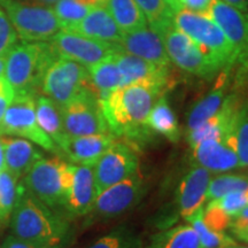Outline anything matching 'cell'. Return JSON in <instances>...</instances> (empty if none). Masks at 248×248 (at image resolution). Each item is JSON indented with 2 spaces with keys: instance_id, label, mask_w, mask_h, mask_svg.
<instances>
[{
  "instance_id": "cell-1",
  "label": "cell",
  "mask_w": 248,
  "mask_h": 248,
  "mask_svg": "<svg viewBox=\"0 0 248 248\" xmlns=\"http://www.w3.org/2000/svg\"><path fill=\"white\" fill-rule=\"evenodd\" d=\"M166 86L154 83H133L114 90L99 98L110 132L131 146L150 138L146 121L155 101L166 91Z\"/></svg>"
},
{
  "instance_id": "cell-2",
  "label": "cell",
  "mask_w": 248,
  "mask_h": 248,
  "mask_svg": "<svg viewBox=\"0 0 248 248\" xmlns=\"http://www.w3.org/2000/svg\"><path fill=\"white\" fill-rule=\"evenodd\" d=\"M9 223L15 237L48 248H57L68 232L67 222L22 185Z\"/></svg>"
},
{
  "instance_id": "cell-3",
  "label": "cell",
  "mask_w": 248,
  "mask_h": 248,
  "mask_svg": "<svg viewBox=\"0 0 248 248\" xmlns=\"http://www.w3.org/2000/svg\"><path fill=\"white\" fill-rule=\"evenodd\" d=\"M57 57L51 44L44 42L15 45L6 57L5 78L14 93L35 94L46 68Z\"/></svg>"
},
{
  "instance_id": "cell-4",
  "label": "cell",
  "mask_w": 248,
  "mask_h": 248,
  "mask_svg": "<svg viewBox=\"0 0 248 248\" xmlns=\"http://www.w3.org/2000/svg\"><path fill=\"white\" fill-rule=\"evenodd\" d=\"M74 176V164L60 157L42 159L24 175V187L51 209L64 207Z\"/></svg>"
},
{
  "instance_id": "cell-5",
  "label": "cell",
  "mask_w": 248,
  "mask_h": 248,
  "mask_svg": "<svg viewBox=\"0 0 248 248\" xmlns=\"http://www.w3.org/2000/svg\"><path fill=\"white\" fill-rule=\"evenodd\" d=\"M172 23L197 42L223 68L231 67L238 60L233 45L208 14L182 8L173 15Z\"/></svg>"
},
{
  "instance_id": "cell-6",
  "label": "cell",
  "mask_w": 248,
  "mask_h": 248,
  "mask_svg": "<svg viewBox=\"0 0 248 248\" xmlns=\"http://www.w3.org/2000/svg\"><path fill=\"white\" fill-rule=\"evenodd\" d=\"M155 31L162 39L170 62H173L186 73L209 78L219 70L224 69L197 42L179 30L173 23L167 24Z\"/></svg>"
},
{
  "instance_id": "cell-7",
  "label": "cell",
  "mask_w": 248,
  "mask_h": 248,
  "mask_svg": "<svg viewBox=\"0 0 248 248\" xmlns=\"http://www.w3.org/2000/svg\"><path fill=\"white\" fill-rule=\"evenodd\" d=\"M0 136H16L58 153V146L40 128L36 117V98L31 93H15L0 122Z\"/></svg>"
},
{
  "instance_id": "cell-8",
  "label": "cell",
  "mask_w": 248,
  "mask_h": 248,
  "mask_svg": "<svg viewBox=\"0 0 248 248\" xmlns=\"http://www.w3.org/2000/svg\"><path fill=\"white\" fill-rule=\"evenodd\" d=\"M91 86L88 68L61 57H57L48 64L40 84L46 97L57 102L60 107L66 106Z\"/></svg>"
},
{
  "instance_id": "cell-9",
  "label": "cell",
  "mask_w": 248,
  "mask_h": 248,
  "mask_svg": "<svg viewBox=\"0 0 248 248\" xmlns=\"http://www.w3.org/2000/svg\"><path fill=\"white\" fill-rule=\"evenodd\" d=\"M8 18L23 42L51 40L62 30V24L52 8L7 1Z\"/></svg>"
},
{
  "instance_id": "cell-10",
  "label": "cell",
  "mask_w": 248,
  "mask_h": 248,
  "mask_svg": "<svg viewBox=\"0 0 248 248\" xmlns=\"http://www.w3.org/2000/svg\"><path fill=\"white\" fill-rule=\"evenodd\" d=\"M67 135L71 137L111 133L93 88H88L66 106L61 107ZM113 135V133H111Z\"/></svg>"
},
{
  "instance_id": "cell-11",
  "label": "cell",
  "mask_w": 248,
  "mask_h": 248,
  "mask_svg": "<svg viewBox=\"0 0 248 248\" xmlns=\"http://www.w3.org/2000/svg\"><path fill=\"white\" fill-rule=\"evenodd\" d=\"M58 57L70 59L89 68L119 51L120 45L92 39L69 30H60L49 43Z\"/></svg>"
},
{
  "instance_id": "cell-12",
  "label": "cell",
  "mask_w": 248,
  "mask_h": 248,
  "mask_svg": "<svg viewBox=\"0 0 248 248\" xmlns=\"http://www.w3.org/2000/svg\"><path fill=\"white\" fill-rule=\"evenodd\" d=\"M139 160L135 150L124 141L115 140L93 166L98 194L111 185L138 172Z\"/></svg>"
},
{
  "instance_id": "cell-13",
  "label": "cell",
  "mask_w": 248,
  "mask_h": 248,
  "mask_svg": "<svg viewBox=\"0 0 248 248\" xmlns=\"http://www.w3.org/2000/svg\"><path fill=\"white\" fill-rule=\"evenodd\" d=\"M144 192V181L137 172L101 191L97 195L90 213L99 218H114L136 206L140 201Z\"/></svg>"
},
{
  "instance_id": "cell-14",
  "label": "cell",
  "mask_w": 248,
  "mask_h": 248,
  "mask_svg": "<svg viewBox=\"0 0 248 248\" xmlns=\"http://www.w3.org/2000/svg\"><path fill=\"white\" fill-rule=\"evenodd\" d=\"M208 15L233 45L238 60L248 64V12L240 11L223 0H214Z\"/></svg>"
},
{
  "instance_id": "cell-15",
  "label": "cell",
  "mask_w": 248,
  "mask_h": 248,
  "mask_svg": "<svg viewBox=\"0 0 248 248\" xmlns=\"http://www.w3.org/2000/svg\"><path fill=\"white\" fill-rule=\"evenodd\" d=\"M210 179L212 172L199 166L188 170L182 179L177 190V207L179 215L187 222L204 210Z\"/></svg>"
},
{
  "instance_id": "cell-16",
  "label": "cell",
  "mask_w": 248,
  "mask_h": 248,
  "mask_svg": "<svg viewBox=\"0 0 248 248\" xmlns=\"http://www.w3.org/2000/svg\"><path fill=\"white\" fill-rule=\"evenodd\" d=\"M119 45L126 53L144 59L156 66L169 67L170 59L162 39L148 24L129 32H123Z\"/></svg>"
},
{
  "instance_id": "cell-17",
  "label": "cell",
  "mask_w": 248,
  "mask_h": 248,
  "mask_svg": "<svg viewBox=\"0 0 248 248\" xmlns=\"http://www.w3.org/2000/svg\"><path fill=\"white\" fill-rule=\"evenodd\" d=\"M113 60L122 75L123 86L133 83H154L168 89L170 85L169 67L156 66L144 59L126 53L121 47L113 54Z\"/></svg>"
},
{
  "instance_id": "cell-18",
  "label": "cell",
  "mask_w": 248,
  "mask_h": 248,
  "mask_svg": "<svg viewBox=\"0 0 248 248\" xmlns=\"http://www.w3.org/2000/svg\"><path fill=\"white\" fill-rule=\"evenodd\" d=\"M116 139L115 136L111 133L78 136V137L68 136L59 146V151L66 155V157L71 162L93 167L102 155L109 150Z\"/></svg>"
},
{
  "instance_id": "cell-19",
  "label": "cell",
  "mask_w": 248,
  "mask_h": 248,
  "mask_svg": "<svg viewBox=\"0 0 248 248\" xmlns=\"http://www.w3.org/2000/svg\"><path fill=\"white\" fill-rule=\"evenodd\" d=\"M192 160L195 166L210 172H225L240 168L237 153L223 138L206 139L195 145L192 148Z\"/></svg>"
},
{
  "instance_id": "cell-20",
  "label": "cell",
  "mask_w": 248,
  "mask_h": 248,
  "mask_svg": "<svg viewBox=\"0 0 248 248\" xmlns=\"http://www.w3.org/2000/svg\"><path fill=\"white\" fill-rule=\"evenodd\" d=\"M94 172L91 166H74L73 183L68 192L64 208L73 216H83L91 212L97 199Z\"/></svg>"
},
{
  "instance_id": "cell-21",
  "label": "cell",
  "mask_w": 248,
  "mask_h": 248,
  "mask_svg": "<svg viewBox=\"0 0 248 248\" xmlns=\"http://www.w3.org/2000/svg\"><path fill=\"white\" fill-rule=\"evenodd\" d=\"M63 30L74 31L89 38L114 44H119L123 36V31L101 2L93 6L83 20Z\"/></svg>"
},
{
  "instance_id": "cell-22",
  "label": "cell",
  "mask_w": 248,
  "mask_h": 248,
  "mask_svg": "<svg viewBox=\"0 0 248 248\" xmlns=\"http://www.w3.org/2000/svg\"><path fill=\"white\" fill-rule=\"evenodd\" d=\"M229 68L223 69V73L217 77L215 85L202 99L195 102L187 113V131H191L215 115L222 107L226 98V89L229 84Z\"/></svg>"
},
{
  "instance_id": "cell-23",
  "label": "cell",
  "mask_w": 248,
  "mask_h": 248,
  "mask_svg": "<svg viewBox=\"0 0 248 248\" xmlns=\"http://www.w3.org/2000/svg\"><path fill=\"white\" fill-rule=\"evenodd\" d=\"M0 140L4 146L6 169L17 178L26 175L31 167L43 157V154L26 139L2 136Z\"/></svg>"
},
{
  "instance_id": "cell-24",
  "label": "cell",
  "mask_w": 248,
  "mask_h": 248,
  "mask_svg": "<svg viewBox=\"0 0 248 248\" xmlns=\"http://www.w3.org/2000/svg\"><path fill=\"white\" fill-rule=\"evenodd\" d=\"M36 117L39 126L58 148L68 137L62 120L61 107L46 95L36 98Z\"/></svg>"
},
{
  "instance_id": "cell-25",
  "label": "cell",
  "mask_w": 248,
  "mask_h": 248,
  "mask_svg": "<svg viewBox=\"0 0 248 248\" xmlns=\"http://www.w3.org/2000/svg\"><path fill=\"white\" fill-rule=\"evenodd\" d=\"M223 139L237 153L240 168H248V105H239Z\"/></svg>"
},
{
  "instance_id": "cell-26",
  "label": "cell",
  "mask_w": 248,
  "mask_h": 248,
  "mask_svg": "<svg viewBox=\"0 0 248 248\" xmlns=\"http://www.w3.org/2000/svg\"><path fill=\"white\" fill-rule=\"evenodd\" d=\"M146 125L151 131L160 133L171 142H177L181 139L178 121L163 95L157 99L152 107L147 116Z\"/></svg>"
},
{
  "instance_id": "cell-27",
  "label": "cell",
  "mask_w": 248,
  "mask_h": 248,
  "mask_svg": "<svg viewBox=\"0 0 248 248\" xmlns=\"http://www.w3.org/2000/svg\"><path fill=\"white\" fill-rule=\"evenodd\" d=\"M90 82L98 97H104L114 90L123 86V78L113 55L88 68Z\"/></svg>"
},
{
  "instance_id": "cell-28",
  "label": "cell",
  "mask_w": 248,
  "mask_h": 248,
  "mask_svg": "<svg viewBox=\"0 0 248 248\" xmlns=\"http://www.w3.org/2000/svg\"><path fill=\"white\" fill-rule=\"evenodd\" d=\"M101 4L107 8L123 32L147 26L146 18L135 0H101Z\"/></svg>"
},
{
  "instance_id": "cell-29",
  "label": "cell",
  "mask_w": 248,
  "mask_h": 248,
  "mask_svg": "<svg viewBox=\"0 0 248 248\" xmlns=\"http://www.w3.org/2000/svg\"><path fill=\"white\" fill-rule=\"evenodd\" d=\"M146 248H201V245L193 226L182 224L155 234Z\"/></svg>"
},
{
  "instance_id": "cell-30",
  "label": "cell",
  "mask_w": 248,
  "mask_h": 248,
  "mask_svg": "<svg viewBox=\"0 0 248 248\" xmlns=\"http://www.w3.org/2000/svg\"><path fill=\"white\" fill-rule=\"evenodd\" d=\"M17 179L7 169L0 171V230L5 229L11 222L20 192Z\"/></svg>"
},
{
  "instance_id": "cell-31",
  "label": "cell",
  "mask_w": 248,
  "mask_h": 248,
  "mask_svg": "<svg viewBox=\"0 0 248 248\" xmlns=\"http://www.w3.org/2000/svg\"><path fill=\"white\" fill-rule=\"evenodd\" d=\"M100 2L101 0H59L53 5V11L63 30L83 20L93 6Z\"/></svg>"
},
{
  "instance_id": "cell-32",
  "label": "cell",
  "mask_w": 248,
  "mask_h": 248,
  "mask_svg": "<svg viewBox=\"0 0 248 248\" xmlns=\"http://www.w3.org/2000/svg\"><path fill=\"white\" fill-rule=\"evenodd\" d=\"M147 24L154 30L172 23L175 11L170 7L167 0H135Z\"/></svg>"
},
{
  "instance_id": "cell-33",
  "label": "cell",
  "mask_w": 248,
  "mask_h": 248,
  "mask_svg": "<svg viewBox=\"0 0 248 248\" xmlns=\"http://www.w3.org/2000/svg\"><path fill=\"white\" fill-rule=\"evenodd\" d=\"M202 214L203 212L188 221L199 235L201 248H231L237 245L233 238L226 234L225 232L209 230L202 221Z\"/></svg>"
},
{
  "instance_id": "cell-34",
  "label": "cell",
  "mask_w": 248,
  "mask_h": 248,
  "mask_svg": "<svg viewBox=\"0 0 248 248\" xmlns=\"http://www.w3.org/2000/svg\"><path fill=\"white\" fill-rule=\"evenodd\" d=\"M248 190V175H219L210 179L207 200L212 201L226 193Z\"/></svg>"
},
{
  "instance_id": "cell-35",
  "label": "cell",
  "mask_w": 248,
  "mask_h": 248,
  "mask_svg": "<svg viewBox=\"0 0 248 248\" xmlns=\"http://www.w3.org/2000/svg\"><path fill=\"white\" fill-rule=\"evenodd\" d=\"M89 248H142L141 238L126 228L111 231Z\"/></svg>"
},
{
  "instance_id": "cell-36",
  "label": "cell",
  "mask_w": 248,
  "mask_h": 248,
  "mask_svg": "<svg viewBox=\"0 0 248 248\" xmlns=\"http://www.w3.org/2000/svg\"><path fill=\"white\" fill-rule=\"evenodd\" d=\"M209 202L219 207L229 216L233 218L240 210L248 206V190L230 192V193H226L223 197L217 198V199L209 201Z\"/></svg>"
},
{
  "instance_id": "cell-37",
  "label": "cell",
  "mask_w": 248,
  "mask_h": 248,
  "mask_svg": "<svg viewBox=\"0 0 248 248\" xmlns=\"http://www.w3.org/2000/svg\"><path fill=\"white\" fill-rule=\"evenodd\" d=\"M202 221L209 230L224 232L230 226L232 217L229 216L219 207L209 202L203 210Z\"/></svg>"
},
{
  "instance_id": "cell-38",
  "label": "cell",
  "mask_w": 248,
  "mask_h": 248,
  "mask_svg": "<svg viewBox=\"0 0 248 248\" xmlns=\"http://www.w3.org/2000/svg\"><path fill=\"white\" fill-rule=\"evenodd\" d=\"M17 33L7 15L0 11V58H6L16 45Z\"/></svg>"
},
{
  "instance_id": "cell-39",
  "label": "cell",
  "mask_w": 248,
  "mask_h": 248,
  "mask_svg": "<svg viewBox=\"0 0 248 248\" xmlns=\"http://www.w3.org/2000/svg\"><path fill=\"white\" fill-rule=\"evenodd\" d=\"M214 0H179L181 8L194 12V13L208 14L210 5Z\"/></svg>"
},
{
  "instance_id": "cell-40",
  "label": "cell",
  "mask_w": 248,
  "mask_h": 248,
  "mask_svg": "<svg viewBox=\"0 0 248 248\" xmlns=\"http://www.w3.org/2000/svg\"><path fill=\"white\" fill-rule=\"evenodd\" d=\"M2 248H48V247L20 239V238L15 237V235H9V237L6 238V240L4 241Z\"/></svg>"
},
{
  "instance_id": "cell-41",
  "label": "cell",
  "mask_w": 248,
  "mask_h": 248,
  "mask_svg": "<svg viewBox=\"0 0 248 248\" xmlns=\"http://www.w3.org/2000/svg\"><path fill=\"white\" fill-rule=\"evenodd\" d=\"M229 229H230L232 234H233L238 240L248 244V222H246V223L231 222Z\"/></svg>"
},
{
  "instance_id": "cell-42",
  "label": "cell",
  "mask_w": 248,
  "mask_h": 248,
  "mask_svg": "<svg viewBox=\"0 0 248 248\" xmlns=\"http://www.w3.org/2000/svg\"><path fill=\"white\" fill-rule=\"evenodd\" d=\"M1 94L9 95V97H14L15 95L14 90L12 89V86L9 85V83L6 80L5 77L0 78V95Z\"/></svg>"
},
{
  "instance_id": "cell-43",
  "label": "cell",
  "mask_w": 248,
  "mask_h": 248,
  "mask_svg": "<svg viewBox=\"0 0 248 248\" xmlns=\"http://www.w3.org/2000/svg\"><path fill=\"white\" fill-rule=\"evenodd\" d=\"M14 97H9V95L6 94H1L0 95V122H1L2 117H4V114L6 109H7L9 102L12 101V99Z\"/></svg>"
},
{
  "instance_id": "cell-44",
  "label": "cell",
  "mask_w": 248,
  "mask_h": 248,
  "mask_svg": "<svg viewBox=\"0 0 248 248\" xmlns=\"http://www.w3.org/2000/svg\"><path fill=\"white\" fill-rule=\"evenodd\" d=\"M223 1L240 9V11L248 12V0H223Z\"/></svg>"
},
{
  "instance_id": "cell-45",
  "label": "cell",
  "mask_w": 248,
  "mask_h": 248,
  "mask_svg": "<svg viewBox=\"0 0 248 248\" xmlns=\"http://www.w3.org/2000/svg\"><path fill=\"white\" fill-rule=\"evenodd\" d=\"M233 223H246L248 222V206L245 207L243 210H240L239 213H238L237 216H234L233 218H232V221Z\"/></svg>"
},
{
  "instance_id": "cell-46",
  "label": "cell",
  "mask_w": 248,
  "mask_h": 248,
  "mask_svg": "<svg viewBox=\"0 0 248 248\" xmlns=\"http://www.w3.org/2000/svg\"><path fill=\"white\" fill-rule=\"evenodd\" d=\"M6 169L5 163V153H4V146H2L1 140H0V171Z\"/></svg>"
},
{
  "instance_id": "cell-47",
  "label": "cell",
  "mask_w": 248,
  "mask_h": 248,
  "mask_svg": "<svg viewBox=\"0 0 248 248\" xmlns=\"http://www.w3.org/2000/svg\"><path fill=\"white\" fill-rule=\"evenodd\" d=\"M167 2L170 5V7H171L173 11H175V13L177 11H179L181 8V4H179V0H167Z\"/></svg>"
},
{
  "instance_id": "cell-48",
  "label": "cell",
  "mask_w": 248,
  "mask_h": 248,
  "mask_svg": "<svg viewBox=\"0 0 248 248\" xmlns=\"http://www.w3.org/2000/svg\"><path fill=\"white\" fill-rule=\"evenodd\" d=\"M5 68H6V58H0V78L5 77Z\"/></svg>"
},
{
  "instance_id": "cell-49",
  "label": "cell",
  "mask_w": 248,
  "mask_h": 248,
  "mask_svg": "<svg viewBox=\"0 0 248 248\" xmlns=\"http://www.w3.org/2000/svg\"><path fill=\"white\" fill-rule=\"evenodd\" d=\"M39 1H42L43 4L45 5H54L55 2L59 1V0H39Z\"/></svg>"
},
{
  "instance_id": "cell-50",
  "label": "cell",
  "mask_w": 248,
  "mask_h": 248,
  "mask_svg": "<svg viewBox=\"0 0 248 248\" xmlns=\"http://www.w3.org/2000/svg\"><path fill=\"white\" fill-rule=\"evenodd\" d=\"M231 248H248V246H240V245H234V246H232Z\"/></svg>"
},
{
  "instance_id": "cell-51",
  "label": "cell",
  "mask_w": 248,
  "mask_h": 248,
  "mask_svg": "<svg viewBox=\"0 0 248 248\" xmlns=\"http://www.w3.org/2000/svg\"><path fill=\"white\" fill-rule=\"evenodd\" d=\"M0 248H2V247H0Z\"/></svg>"
}]
</instances>
